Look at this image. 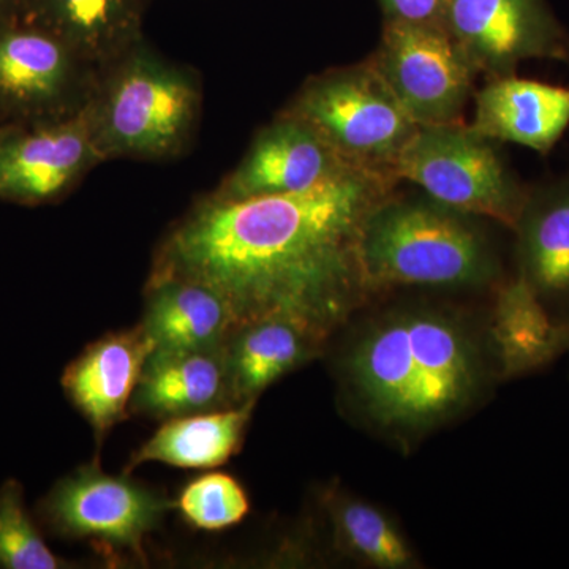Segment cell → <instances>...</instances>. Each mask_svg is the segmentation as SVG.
<instances>
[{
  "label": "cell",
  "mask_w": 569,
  "mask_h": 569,
  "mask_svg": "<svg viewBox=\"0 0 569 569\" xmlns=\"http://www.w3.org/2000/svg\"><path fill=\"white\" fill-rule=\"evenodd\" d=\"M70 561L56 556L26 509L24 488L17 479L0 486V568L61 569Z\"/></svg>",
  "instance_id": "24"
},
{
  "label": "cell",
  "mask_w": 569,
  "mask_h": 569,
  "mask_svg": "<svg viewBox=\"0 0 569 569\" xmlns=\"http://www.w3.org/2000/svg\"><path fill=\"white\" fill-rule=\"evenodd\" d=\"M149 0H33L26 20L48 29L97 69L144 39Z\"/></svg>",
  "instance_id": "18"
},
{
  "label": "cell",
  "mask_w": 569,
  "mask_h": 569,
  "mask_svg": "<svg viewBox=\"0 0 569 569\" xmlns=\"http://www.w3.org/2000/svg\"><path fill=\"white\" fill-rule=\"evenodd\" d=\"M445 28L489 80L535 59L565 61L568 33L549 0H447Z\"/></svg>",
  "instance_id": "10"
},
{
  "label": "cell",
  "mask_w": 569,
  "mask_h": 569,
  "mask_svg": "<svg viewBox=\"0 0 569 569\" xmlns=\"http://www.w3.org/2000/svg\"><path fill=\"white\" fill-rule=\"evenodd\" d=\"M32 3L33 0H0V22L26 20Z\"/></svg>",
  "instance_id": "26"
},
{
  "label": "cell",
  "mask_w": 569,
  "mask_h": 569,
  "mask_svg": "<svg viewBox=\"0 0 569 569\" xmlns=\"http://www.w3.org/2000/svg\"><path fill=\"white\" fill-rule=\"evenodd\" d=\"M254 402L208 413L167 419L148 441L133 452L123 468L132 475L144 463H163L186 470L222 467L241 451Z\"/></svg>",
  "instance_id": "19"
},
{
  "label": "cell",
  "mask_w": 569,
  "mask_h": 569,
  "mask_svg": "<svg viewBox=\"0 0 569 569\" xmlns=\"http://www.w3.org/2000/svg\"><path fill=\"white\" fill-rule=\"evenodd\" d=\"M203 111V88L189 67L142 39L99 70L88 103L93 140L107 160L162 162L189 151Z\"/></svg>",
  "instance_id": "4"
},
{
  "label": "cell",
  "mask_w": 569,
  "mask_h": 569,
  "mask_svg": "<svg viewBox=\"0 0 569 569\" xmlns=\"http://www.w3.org/2000/svg\"><path fill=\"white\" fill-rule=\"evenodd\" d=\"M397 182L351 168L306 192L236 201L208 194L163 236L149 276L208 284L236 326L282 318L323 346L370 291L362 227Z\"/></svg>",
  "instance_id": "1"
},
{
  "label": "cell",
  "mask_w": 569,
  "mask_h": 569,
  "mask_svg": "<svg viewBox=\"0 0 569 569\" xmlns=\"http://www.w3.org/2000/svg\"><path fill=\"white\" fill-rule=\"evenodd\" d=\"M332 527L340 549L356 559L383 569L408 568L415 563L406 538L376 507L355 498H332Z\"/></svg>",
  "instance_id": "22"
},
{
  "label": "cell",
  "mask_w": 569,
  "mask_h": 569,
  "mask_svg": "<svg viewBox=\"0 0 569 569\" xmlns=\"http://www.w3.org/2000/svg\"><path fill=\"white\" fill-rule=\"evenodd\" d=\"M387 20L436 24L445 28L447 0H378Z\"/></svg>",
  "instance_id": "25"
},
{
  "label": "cell",
  "mask_w": 569,
  "mask_h": 569,
  "mask_svg": "<svg viewBox=\"0 0 569 569\" xmlns=\"http://www.w3.org/2000/svg\"><path fill=\"white\" fill-rule=\"evenodd\" d=\"M231 407L238 406L224 342L200 350L153 348L142 367L130 415L167 421Z\"/></svg>",
  "instance_id": "14"
},
{
  "label": "cell",
  "mask_w": 569,
  "mask_h": 569,
  "mask_svg": "<svg viewBox=\"0 0 569 569\" xmlns=\"http://www.w3.org/2000/svg\"><path fill=\"white\" fill-rule=\"evenodd\" d=\"M397 181L419 187L438 203L515 230L530 190L497 142L467 122L419 127L395 164Z\"/></svg>",
  "instance_id": "6"
},
{
  "label": "cell",
  "mask_w": 569,
  "mask_h": 569,
  "mask_svg": "<svg viewBox=\"0 0 569 569\" xmlns=\"http://www.w3.org/2000/svg\"><path fill=\"white\" fill-rule=\"evenodd\" d=\"M361 264L369 290L473 288L497 279L498 260L478 217L425 193L392 192L367 217Z\"/></svg>",
  "instance_id": "3"
},
{
  "label": "cell",
  "mask_w": 569,
  "mask_h": 569,
  "mask_svg": "<svg viewBox=\"0 0 569 569\" xmlns=\"http://www.w3.org/2000/svg\"><path fill=\"white\" fill-rule=\"evenodd\" d=\"M512 231L518 276L546 306L569 302V174L530 190Z\"/></svg>",
  "instance_id": "17"
},
{
  "label": "cell",
  "mask_w": 569,
  "mask_h": 569,
  "mask_svg": "<svg viewBox=\"0 0 569 569\" xmlns=\"http://www.w3.org/2000/svg\"><path fill=\"white\" fill-rule=\"evenodd\" d=\"M99 69L36 22H0V123L33 126L84 110Z\"/></svg>",
  "instance_id": "8"
},
{
  "label": "cell",
  "mask_w": 569,
  "mask_h": 569,
  "mask_svg": "<svg viewBox=\"0 0 569 569\" xmlns=\"http://www.w3.org/2000/svg\"><path fill=\"white\" fill-rule=\"evenodd\" d=\"M152 348L200 350L223 346L236 328L233 310L208 284L149 276L140 321Z\"/></svg>",
  "instance_id": "16"
},
{
  "label": "cell",
  "mask_w": 569,
  "mask_h": 569,
  "mask_svg": "<svg viewBox=\"0 0 569 569\" xmlns=\"http://www.w3.org/2000/svg\"><path fill=\"white\" fill-rule=\"evenodd\" d=\"M283 111L309 123L347 162L392 178L419 129L367 59L309 78Z\"/></svg>",
  "instance_id": "5"
},
{
  "label": "cell",
  "mask_w": 569,
  "mask_h": 569,
  "mask_svg": "<svg viewBox=\"0 0 569 569\" xmlns=\"http://www.w3.org/2000/svg\"><path fill=\"white\" fill-rule=\"evenodd\" d=\"M351 387L381 425L422 429L473 399L479 359L470 336L449 316L400 310L359 337L347 359Z\"/></svg>",
  "instance_id": "2"
},
{
  "label": "cell",
  "mask_w": 569,
  "mask_h": 569,
  "mask_svg": "<svg viewBox=\"0 0 569 569\" xmlns=\"http://www.w3.org/2000/svg\"><path fill=\"white\" fill-rule=\"evenodd\" d=\"M10 126H3V123H0V141L3 140V137H6L7 132H9Z\"/></svg>",
  "instance_id": "27"
},
{
  "label": "cell",
  "mask_w": 569,
  "mask_h": 569,
  "mask_svg": "<svg viewBox=\"0 0 569 569\" xmlns=\"http://www.w3.org/2000/svg\"><path fill=\"white\" fill-rule=\"evenodd\" d=\"M563 62L569 63V37H568V41H567V54H565V61Z\"/></svg>",
  "instance_id": "28"
},
{
  "label": "cell",
  "mask_w": 569,
  "mask_h": 569,
  "mask_svg": "<svg viewBox=\"0 0 569 569\" xmlns=\"http://www.w3.org/2000/svg\"><path fill=\"white\" fill-rule=\"evenodd\" d=\"M173 509L163 490L107 473L93 460L52 486L39 518L54 537L88 542L108 563H146V541Z\"/></svg>",
  "instance_id": "7"
},
{
  "label": "cell",
  "mask_w": 569,
  "mask_h": 569,
  "mask_svg": "<svg viewBox=\"0 0 569 569\" xmlns=\"http://www.w3.org/2000/svg\"><path fill=\"white\" fill-rule=\"evenodd\" d=\"M492 339L503 373L520 376L548 365L569 346V325L553 320L548 306L518 276L498 290Z\"/></svg>",
  "instance_id": "21"
},
{
  "label": "cell",
  "mask_w": 569,
  "mask_h": 569,
  "mask_svg": "<svg viewBox=\"0 0 569 569\" xmlns=\"http://www.w3.org/2000/svg\"><path fill=\"white\" fill-rule=\"evenodd\" d=\"M367 61L419 127L466 122L479 74L443 26L385 18Z\"/></svg>",
  "instance_id": "9"
},
{
  "label": "cell",
  "mask_w": 569,
  "mask_h": 569,
  "mask_svg": "<svg viewBox=\"0 0 569 569\" xmlns=\"http://www.w3.org/2000/svg\"><path fill=\"white\" fill-rule=\"evenodd\" d=\"M152 350L151 340L138 323L89 343L63 370V392L91 426L97 448H102L111 430L129 418L134 389Z\"/></svg>",
  "instance_id": "13"
},
{
  "label": "cell",
  "mask_w": 569,
  "mask_h": 569,
  "mask_svg": "<svg viewBox=\"0 0 569 569\" xmlns=\"http://www.w3.org/2000/svg\"><path fill=\"white\" fill-rule=\"evenodd\" d=\"M355 167L316 129L280 111L257 134L238 167L211 193L236 201L306 192Z\"/></svg>",
  "instance_id": "12"
},
{
  "label": "cell",
  "mask_w": 569,
  "mask_h": 569,
  "mask_svg": "<svg viewBox=\"0 0 569 569\" xmlns=\"http://www.w3.org/2000/svg\"><path fill=\"white\" fill-rule=\"evenodd\" d=\"M103 162L88 104L61 121L10 126L0 141V201L54 203Z\"/></svg>",
  "instance_id": "11"
},
{
  "label": "cell",
  "mask_w": 569,
  "mask_h": 569,
  "mask_svg": "<svg viewBox=\"0 0 569 569\" xmlns=\"http://www.w3.org/2000/svg\"><path fill=\"white\" fill-rule=\"evenodd\" d=\"M475 132L549 153L569 127V88L518 74L492 78L475 92Z\"/></svg>",
  "instance_id": "15"
},
{
  "label": "cell",
  "mask_w": 569,
  "mask_h": 569,
  "mask_svg": "<svg viewBox=\"0 0 569 569\" xmlns=\"http://www.w3.org/2000/svg\"><path fill=\"white\" fill-rule=\"evenodd\" d=\"M321 347L305 329L282 318L236 326L227 340L236 406L257 402L264 389L312 359Z\"/></svg>",
  "instance_id": "20"
},
{
  "label": "cell",
  "mask_w": 569,
  "mask_h": 569,
  "mask_svg": "<svg viewBox=\"0 0 569 569\" xmlns=\"http://www.w3.org/2000/svg\"><path fill=\"white\" fill-rule=\"evenodd\" d=\"M187 526L201 531H223L249 516L250 498L231 475L208 471L190 479L173 501Z\"/></svg>",
  "instance_id": "23"
}]
</instances>
